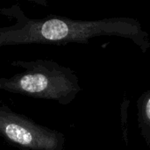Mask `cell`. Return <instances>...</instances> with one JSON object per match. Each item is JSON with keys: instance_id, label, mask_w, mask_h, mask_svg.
Segmentation results:
<instances>
[{"instance_id": "obj_1", "label": "cell", "mask_w": 150, "mask_h": 150, "mask_svg": "<svg viewBox=\"0 0 150 150\" xmlns=\"http://www.w3.org/2000/svg\"><path fill=\"white\" fill-rule=\"evenodd\" d=\"M11 65L24 71L10 77L0 76V91L53 100L62 105L70 104L81 91L75 72L54 61H13Z\"/></svg>"}, {"instance_id": "obj_2", "label": "cell", "mask_w": 150, "mask_h": 150, "mask_svg": "<svg viewBox=\"0 0 150 150\" xmlns=\"http://www.w3.org/2000/svg\"><path fill=\"white\" fill-rule=\"evenodd\" d=\"M0 13L14 19L11 25L0 28V47L25 44H67L68 18L50 15L43 18H28L18 4L0 9Z\"/></svg>"}, {"instance_id": "obj_3", "label": "cell", "mask_w": 150, "mask_h": 150, "mask_svg": "<svg viewBox=\"0 0 150 150\" xmlns=\"http://www.w3.org/2000/svg\"><path fill=\"white\" fill-rule=\"evenodd\" d=\"M0 136L22 150H63L61 132L37 124L7 105H0Z\"/></svg>"}, {"instance_id": "obj_4", "label": "cell", "mask_w": 150, "mask_h": 150, "mask_svg": "<svg viewBox=\"0 0 150 150\" xmlns=\"http://www.w3.org/2000/svg\"><path fill=\"white\" fill-rule=\"evenodd\" d=\"M138 122L142 134L150 147V91L144 92L137 102Z\"/></svg>"}]
</instances>
